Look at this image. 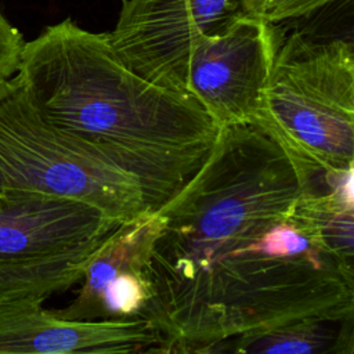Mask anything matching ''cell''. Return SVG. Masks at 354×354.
Here are the masks:
<instances>
[{
  "mask_svg": "<svg viewBox=\"0 0 354 354\" xmlns=\"http://www.w3.org/2000/svg\"><path fill=\"white\" fill-rule=\"evenodd\" d=\"M340 1L347 0H243L242 11L250 17L279 25Z\"/></svg>",
  "mask_w": 354,
  "mask_h": 354,
  "instance_id": "5bb4252c",
  "label": "cell"
},
{
  "mask_svg": "<svg viewBox=\"0 0 354 354\" xmlns=\"http://www.w3.org/2000/svg\"><path fill=\"white\" fill-rule=\"evenodd\" d=\"M14 79L51 124L138 176L159 207L201 169L220 131L195 97L141 77L119 58L108 32L72 18L24 43Z\"/></svg>",
  "mask_w": 354,
  "mask_h": 354,
  "instance_id": "7a4b0ae2",
  "label": "cell"
},
{
  "mask_svg": "<svg viewBox=\"0 0 354 354\" xmlns=\"http://www.w3.org/2000/svg\"><path fill=\"white\" fill-rule=\"evenodd\" d=\"M88 254L26 266L0 264V307L18 300H46L69 289L80 282Z\"/></svg>",
  "mask_w": 354,
  "mask_h": 354,
  "instance_id": "7c38bea8",
  "label": "cell"
},
{
  "mask_svg": "<svg viewBox=\"0 0 354 354\" xmlns=\"http://www.w3.org/2000/svg\"><path fill=\"white\" fill-rule=\"evenodd\" d=\"M14 87V79H0V100L7 95Z\"/></svg>",
  "mask_w": 354,
  "mask_h": 354,
  "instance_id": "2e32d148",
  "label": "cell"
},
{
  "mask_svg": "<svg viewBox=\"0 0 354 354\" xmlns=\"http://www.w3.org/2000/svg\"><path fill=\"white\" fill-rule=\"evenodd\" d=\"M160 225L159 209L120 223L86 259L76 297L51 311L65 319L140 317L148 299L145 266Z\"/></svg>",
  "mask_w": 354,
  "mask_h": 354,
  "instance_id": "9c48e42d",
  "label": "cell"
},
{
  "mask_svg": "<svg viewBox=\"0 0 354 354\" xmlns=\"http://www.w3.org/2000/svg\"><path fill=\"white\" fill-rule=\"evenodd\" d=\"M306 181L256 123L220 127L201 169L162 207L140 317L167 353H206L223 340L308 315L354 311L329 254L293 216Z\"/></svg>",
  "mask_w": 354,
  "mask_h": 354,
  "instance_id": "6da1fadb",
  "label": "cell"
},
{
  "mask_svg": "<svg viewBox=\"0 0 354 354\" xmlns=\"http://www.w3.org/2000/svg\"><path fill=\"white\" fill-rule=\"evenodd\" d=\"M351 59H353V62H354V57H351Z\"/></svg>",
  "mask_w": 354,
  "mask_h": 354,
  "instance_id": "e0dca14e",
  "label": "cell"
},
{
  "mask_svg": "<svg viewBox=\"0 0 354 354\" xmlns=\"http://www.w3.org/2000/svg\"><path fill=\"white\" fill-rule=\"evenodd\" d=\"M293 216L329 254L354 299V203L332 191L304 188Z\"/></svg>",
  "mask_w": 354,
  "mask_h": 354,
  "instance_id": "8fae6325",
  "label": "cell"
},
{
  "mask_svg": "<svg viewBox=\"0 0 354 354\" xmlns=\"http://www.w3.org/2000/svg\"><path fill=\"white\" fill-rule=\"evenodd\" d=\"M3 188L84 201L122 223L159 209L138 176L93 142L51 124L15 79L0 100Z\"/></svg>",
  "mask_w": 354,
  "mask_h": 354,
  "instance_id": "277c9868",
  "label": "cell"
},
{
  "mask_svg": "<svg viewBox=\"0 0 354 354\" xmlns=\"http://www.w3.org/2000/svg\"><path fill=\"white\" fill-rule=\"evenodd\" d=\"M281 29L253 123L285 149L306 184L347 173L354 167V62L336 41Z\"/></svg>",
  "mask_w": 354,
  "mask_h": 354,
  "instance_id": "3957f363",
  "label": "cell"
},
{
  "mask_svg": "<svg viewBox=\"0 0 354 354\" xmlns=\"http://www.w3.org/2000/svg\"><path fill=\"white\" fill-rule=\"evenodd\" d=\"M122 1H124V0H122Z\"/></svg>",
  "mask_w": 354,
  "mask_h": 354,
  "instance_id": "ac0fdd59",
  "label": "cell"
},
{
  "mask_svg": "<svg viewBox=\"0 0 354 354\" xmlns=\"http://www.w3.org/2000/svg\"><path fill=\"white\" fill-rule=\"evenodd\" d=\"M354 351V311L308 315L210 346L206 353L348 354Z\"/></svg>",
  "mask_w": 354,
  "mask_h": 354,
  "instance_id": "30bf717a",
  "label": "cell"
},
{
  "mask_svg": "<svg viewBox=\"0 0 354 354\" xmlns=\"http://www.w3.org/2000/svg\"><path fill=\"white\" fill-rule=\"evenodd\" d=\"M28 299L0 307V354L167 353L166 337L145 318L65 319Z\"/></svg>",
  "mask_w": 354,
  "mask_h": 354,
  "instance_id": "ba28073f",
  "label": "cell"
},
{
  "mask_svg": "<svg viewBox=\"0 0 354 354\" xmlns=\"http://www.w3.org/2000/svg\"><path fill=\"white\" fill-rule=\"evenodd\" d=\"M281 36L279 25L243 12L196 40L188 58L187 93L218 127L253 123Z\"/></svg>",
  "mask_w": 354,
  "mask_h": 354,
  "instance_id": "5b68a950",
  "label": "cell"
},
{
  "mask_svg": "<svg viewBox=\"0 0 354 354\" xmlns=\"http://www.w3.org/2000/svg\"><path fill=\"white\" fill-rule=\"evenodd\" d=\"M281 25L313 41H336L350 57H354V0L335 3Z\"/></svg>",
  "mask_w": 354,
  "mask_h": 354,
  "instance_id": "4fadbf2b",
  "label": "cell"
},
{
  "mask_svg": "<svg viewBox=\"0 0 354 354\" xmlns=\"http://www.w3.org/2000/svg\"><path fill=\"white\" fill-rule=\"evenodd\" d=\"M122 221L79 199L0 189V264L26 266L91 253Z\"/></svg>",
  "mask_w": 354,
  "mask_h": 354,
  "instance_id": "52a82bcc",
  "label": "cell"
},
{
  "mask_svg": "<svg viewBox=\"0 0 354 354\" xmlns=\"http://www.w3.org/2000/svg\"><path fill=\"white\" fill-rule=\"evenodd\" d=\"M24 43L22 33L0 11V79H7L15 73Z\"/></svg>",
  "mask_w": 354,
  "mask_h": 354,
  "instance_id": "9a60e30c",
  "label": "cell"
},
{
  "mask_svg": "<svg viewBox=\"0 0 354 354\" xmlns=\"http://www.w3.org/2000/svg\"><path fill=\"white\" fill-rule=\"evenodd\" d=\"M243 0H124L108 32L119 58L137 75L187 93V66L196 40L243 14Z\"/></svg>",
  "mask_w": 354,
  "mask_h": 354,
  "instance_id": "8992f818",
  "label": "cell"
}]
</instances>
